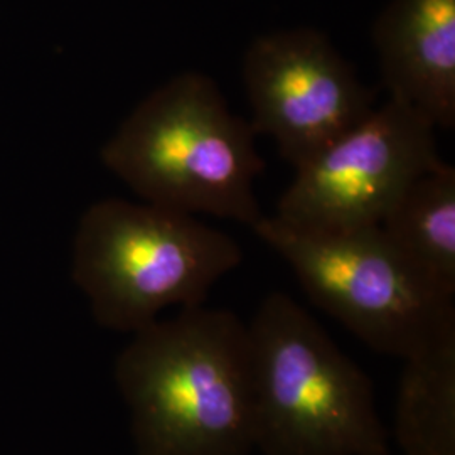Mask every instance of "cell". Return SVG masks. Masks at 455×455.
Listing matches in <instances>:
<instances>
[{
	"instance_id": "obj_1",
	"label": "cell",
	"mask_w": 455,
	"mask_h": 455,
	"mask_svg": "<svg viewBox=\"0 0 455 455\" xmlns=\"http://www.w3.org/2000/svg\"><path fill=\"white\" fill-rule=\"evenodd\" d=\"M137 455H250L248 329L231 310L180 309L133 334L115 363Z\"/></svg>"
},
{
	"instance_id": "obj_2",
	"label": "cell",
	"mask_w": 455,
	"mask_h": 455,
	"mask_svg": "<svg viewBox=\"0 0 455 455\" xmlns=\"http://www.w3.org/2000/svg\"><path fill=\"white\" fill-rule=\"evenodd\" d=\"M255 139L214 80L191 71L152 92L101 161L148 204L253 228L263 218L253 184L265 171Z\"/></svg>"
},
{
	"instance_id": "obj_3",
	"label": "cell",
	"mask_w": 455,
	"mask_h": 455,
	"mask_svg": "<svg viewBox=\"0 0 455 455\" xmlns=\"http://www.w3.org/2000/svg\"><path fill=\"white\" fill-rule=\"evenodd\" d=\"M253 439L263 455H390L373 383L291 295L246 324Z\"/></svg>"
},
{
	"instance_id": "obj_4",
	"label": "cell",
	"mask_w": 455,
	"mask_h": 455,
	"mask_svg": "<svg viewBox=\"0 0 455 455\" xmlns=\"http://www.w3.org/2000/svg\"><path fill=\"white\" fill-rule=\"evenodd\" d=\"M242 260L240 244L195 214L103 199L82 216L71 275L98 324L135 334L172 306H203Z\"/></svg>"
},
{
	"instance_id": "obj_5",
	"label": "cell",
	"mask_w": 455,
	"mask_h": 455,
	"mask_svg": "<svg viewBox=\"0 0 455 455\" xmlns=\"http://www.w3.org/2000/svg\"><path fill=\"white\" fill-rule=\"evenodd\" d=\"M251 229L291 265L312 304L376 353L407 359L455 336V295L427 282L379 225L315 231L263 216Z\"/></svg>"
},
{
	"instance_id": "obj_6",
	"label": "cell",
	"mask_w": 455,
	"mask_h": 455,
	"mask_svg": "<svg viewBox=\"0 0 455 455\" xmlns=\"http://www.w3.org/2000/svg\"><path fill=\"white\" fill-rule=\"evenodd\" d=\"M442 164L432 122L388 98L295 169L275 218L315 231L374 227L413 180Z\"/></svg>"
},
{
	"instance_id": "obj_7",
	"label": "cell",
	"mask_w": 455,
	"mask_h": 455,
	"mask_svg": "<svg viewBox=\"0 0 455 455\" xmlns=\"http://www.w3.org/2000/svg\"><path fill=\"white\" fill-rule=\"evenodd\" d=\"M250 125L275 140L282 159L300 167L374 110L361 82L325 34L292 29L259 36L243 58Z\"/></svg>"
},
{
	"instance_id": "obj_8",
	"label": "cell",
	"mask_w": 455,
	"mask_h": 455,
	"mask_svg": "<svg viewBox=\"0 0 455 455\" xmlns=\"http://www.w3.org/2000/svg\"><path fill=\"white\" fill-rule=\"evenodd\" d=\"M373 39L390 98L411 105L435 129H454L455 0H391Z\"/></svg>"
},
{
	"instance_id": "obj_9",
	"label": "cell",
	"mask_w": 455,
	"mask_h": 455,
	"mask_svg": "<svg viewBox=\"0 0 455 455\" xmlns=\"http://www.w3.org/2000/svg\"><path fill=\"white\" fill-rule=\"evenodd\" d=\"M393 248L443 293L455 295V169L413 180L379 223Z\"/></svg>"
},
{
	"instance_id": "obj_10",
	"label": "cell",
	"mask_w": 455,
	"mask_h": 455,
	"mask_svg": "<svg viewBox=\"0 0 455 455\" xmlns=\"http://www.w3.org/2000/svg\"><path fill=\"white\" fill-rule=\"evenodd\" d=\"M393 437L403 455H455V336L403 359Z\"/></svg>"
}]
</instances>
